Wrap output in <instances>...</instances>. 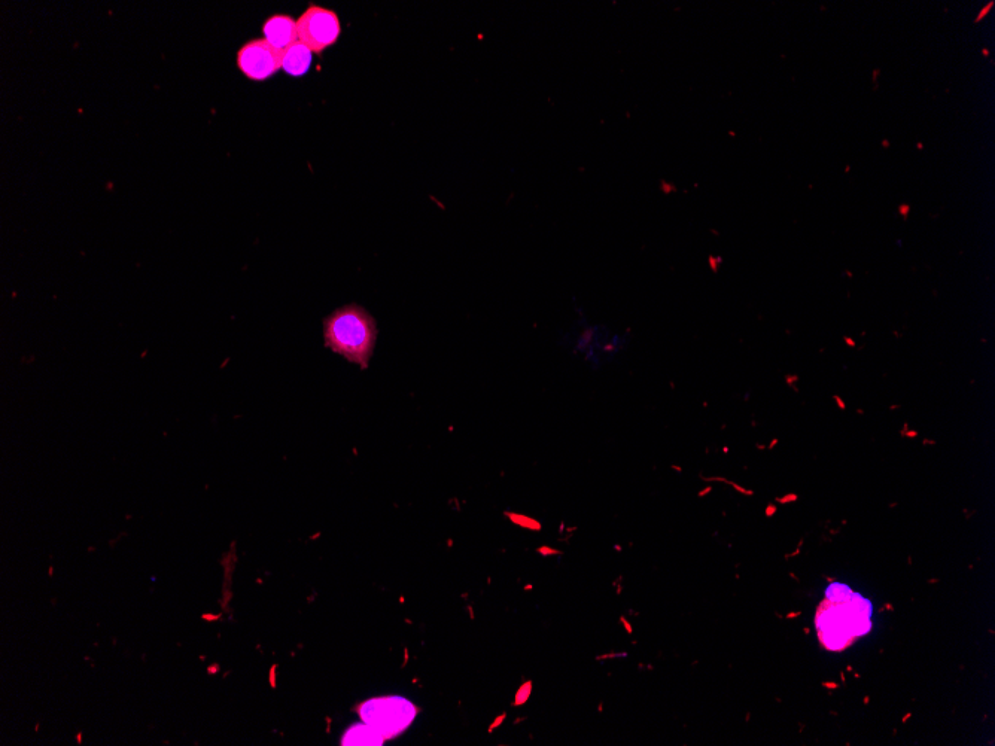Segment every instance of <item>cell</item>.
<instances>
[{"instance_id":"cell-6","label":"cell","mask_w":995,"mask_h":746,"mask_svg":"<svg viewBox=\"0 0 995 746\" xmlns=\"http://www.w3.org/2000/svg\"><path fill=\"white\" fill-rule=\"evenodd\" d=\"M312 60L313 51L303 42L297 41L282 53V69L288 75L300 78L309 72Z\"/></svg>"},{"instance_id":"cell-1","label":"cell","mask_w":995,"mask_h":746,"mask_svg":"<svg viewBox=\"0 0 995 746\" xmlns=\"http://www.w3.org/2000/svg\"><path fill=\"white\" fill-rule=\"evenodd\" d=\"M324 337L334 353L367 368L377 339L376 322L367 310L348 304L325 318Z\"/></svg>"},{"instance_id":"cell-4","label":"cell","mask_w":995,"mask_h":746,"mask_svg":"<svg viewBox=\"0 0 995 746\" xmlns=\"http://www.w3.org/2000/svg\"><path fill=\"white\" fill-rule=\"evenodd\" d=\"M237 68L251 81H267L282 69V53L266 39H252L237 51Z\"/></svg>"},{"instance_id":"cell-2","label":"cell","mask_w":995,"mask_h":746,"mask_svg":"<svg viewBox=\"0 0 995 746\" xmlns=\"http://www.w3.org/2000/svg\"><path fill=\"white\" fill-rule=\"evenodd\" d=\"M362 720L385 739L394 738L415 720L416 709L403 697H382L362 705Z\"/></svg>"},{"instance_id":"cell-7","label":"cell","mask_w":995,"mask_h":746,"mask_svg":"<svg viewBox=\"0 0 995 746\" xmlns=\"http://www.w3.org/2000/svg\"><path fill=\"white\" fill-rule=\"evenodd\" d=\"M385 738L370 726H356L349 730L343 739V745H382Z\"/></svg>"},{"instance_id":"cell-5","label":"cell","mask_w":995,"mask_h":746,"mask_svg":"<svg viewBox=\"0 0 995 746\" xmlns=\"http://www.w3.org/2000/svg\"><path fill=\"white\" fill-rule=\"evenodd\" d=\"M264 39L284 53L298 41L297 20L288 14H275L263 24Z\"/></svg>"},{"instance_id":"cell-3","label":"cell","mask_w":995,"mask_h":746,"mask_svg":"<svg viewBox=\"0 0 995 746\" xmlns=\"http://www.w3.org/2000/svg\"><path fill=\"white\" fill-rule=\"evenodd\" d=\"M298 41L313 51L324 53L333 47L342 35V23L333 9L310 5L297 20Z\"/></svg>"},{"instance_id":"cell-8","label":"cell","mask_w":995,"mask_h":746,"mask_svg":"<svg viewBox=\"0 0 995 746\" xmlns=\"http://www.w3.org/2000/svg\"><path fill=\"white\" fill-rule=\"evenodd\" d=\"M993 5H994V3L991 2L990 5L987 6V8L982 9V12H981V14H979V18H978V20H976V23H979V21H981L982 18H984L985 15H987L988 12H990V9L993 8Z\"/></svg>"}]
</instances>
